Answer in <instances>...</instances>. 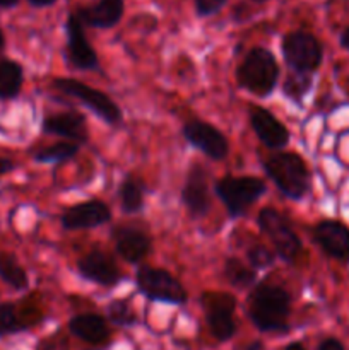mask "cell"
Instances as JSON below:
<instances>
[{"instance_id": "obj_1", "label": "cell", "mask_w": 349, "mask_h": 350, "mask_svg": "<svg viewBox=\"0 0 349 350\" xmlns=\"http://www.w3.org/2000/svg\"><path fill=\"white\" fill-rule=\"evenodd\" d=\"M291 314V297L286 289L263 282L250 296L248 317L259 332H286Z\"/></svg>"}, {"instance_id": "obj_2", "label": "cell", "mask_w": 349, "mask_h": 350, "mask_svg": "<svg viewBox=\"0 0 349 350\" xmlns=\"http://www.w3.org/2000/svg\"><path fill=\"white\" fill-rule=\"evenodd\" d=\"M279 79V65L272 51L255 46L245 55L240 67L236 68V81L245 91L259 98L272 94Z\"/></svg>"}, {"instance_id": "obj_3", "label": "cell", "mask_w": 349, "mask_h": 350, "mask_svg": "<svg viewBox=\"0 0 349 350\" xmlns=\"http://www.w3.org/2000/svg\"><path fill=\"white\" fill-rule=\"evenodd\" d=\"M267 176L276 183L281 193L291 200H301L310 191L311 176L303 157L294 152H277L263 161Z\"/></svg>"}, {"instance_id": "obj_4", "label": "cell", "mask_w": 349, "mask_h": 350, "mask_svg": "<svg viewBox=\"0 0 349 350\" xmlns=\"http://www.w3.org/2000/svg\"><path fill=\"white\" fill-rule=\"evenodd\" d=\"M262 180L253 176H224L216 181V195L221 198L229 217H242L266 193Z\"/></svg>"}, {"instance_id": "obj_5", "label": "cell", "mask_w": 349, "mask_h": 350, "mask_svg": "<svg viewBox=\"0 0 349 350\" xmlns=\"http://www.w3.org/2000/svg\"><path fill=\"white\" fill-rule=\"evenodd\" d=\"M284 62L298 74H311L324 60L322 43L308 31H291L281 43Z\"/></svg>"}, {"instance_id": "obj_6", "label": "cell", "mask_w": 349, "mask_h": 350, "mask_svg": "<svg viewBox=\"0 0 349 350\" xmlns=\"http://www.w3.org/2000/svg\"><path fill=\"white\" fill-rule=\"evenodd\" d=\"M53 88L58 89L62 94L70 96V98L81 101L86 108L91 109L96 116H99L108 125H116L122 120V111H120L118 105L99 89L91 88V85L75 81V79L64 77L55 79Z\"/></svg>"}, {"instance_id": "obj_7", "label": "cell", "mask_w": 349, "mask_h": 350, "mask_svg": "<svg viewBox=\"0 0 349 350\" xmlns=\"http://www.w3.org/2000/svg\"><path fill=\"white\" fill-rule=\"evenodd\" d=\"M257 222H259V228L272 241L276 255L286 263L296 262L303 246H301L298 234L291 228L289 221L281 212H277L276 208L266 207L259 212Z\"/></svg>"}, {"instance_id": "obj_8", "label": "cell", "mask_w": 349, "mask_h": 350, "mask_svg": "<svg viewBox=\"0 0 349 350\" xmlns=\"http://www.w3.org/2000/svg\"><path fill=\"white\" fill-rule=\"evenodd\" d=\"M135 282L140 293L154 303L183 304L188 294L178 279L168 270L156 267H140L135 273Z\"/></svg>"}, {"instance_id": "obj_9", "label": "cell", "mask_w": 349, "mask_h": 350, "mask_svg": "<svg viewBox=\"0 0 349 350\" xmlns=\"http://www.w3.org/2000/svg\"><path fill=\"white\" fill-rule=\"evenodd\" d=\"M201 304L205 311V320L212 337L218 342L231 340L236 334L235 297L228 293L209 291L201 296Z\"/></svg>"}, {"instance_id": "obj_10", "label": "cell", "mask_w": 349, "mask_h": 350, "mask_svg": "<svg viewBox=\"0 0 349 350\" xmlns=\"http://www.w3.org/2000/svg\"><path fill=\"white\" fill-rule=\"evenodd\" d=\"M183 137L190 146H194L211 159L221 161L229 152V144L221 130L202 120H192L185 123Z\"/></svg>"}, {"instance_id": "obj_11", "label": "cell", "mask_w": 349, "mask_h": 350, "mask_svg": "<svg viewBox=\"0 0 349 350\" xmlns=\"http://www.w3.org/2000/svg\"><path fill=\"white\" fill-rule=\"evenodd\" d=\"M65 33H67V62L77 70H94L98 68L99 60L94 48L89 44L86 38L84 26L74 14L67 17L65 23Z\"/></svg>"}, {"instance_id": "obj_12", "label": "cell", "mask_w": 349, "mask_h": 350, "mask_svg": "<svg viewBox=\"0 0 349 350\" xmlns=\"http://www.w3.org/2000/svg\"><path fill=\"white\" fill-rule=\"evenodd\" d=\"M313 239L322 252L349 265V228L339 221H322L313 228Z\"/></svg>"}, {"instance_id": "obj_13", "label": "cell", "mask_w": 349, "mask_h": 350, "mask_svg": "<svg viewBox=\"0 0 349 350\" xmlns=\"http://www.w3.org/2000/svg\"><path fill=\"white\" fill-rule=\"evenodd\" d=\"M181 202L194 219L204 217L211 208L207 173L201 164H194L188 170L187 180H185L183 190H181Z\"/></svg>"}, {"instance_id": "obj_14", "label": "cell", "mask_w": 349, "mask_h": 350, "mask_svg": "<svg viewBox=\"0 0 349 350\" xmlns=\"http://www.w3.org/2000/svg\"><path fill=\"white\" fill-rule=\"evenodd\" d=\"M112 219V211L108 205L101 200H88L82 204L68 207L62 214V228L67 231H77V229H92L98 226L106 224Z\"/></svg>"}, {"instance_id": "obj_15", "label": "cell", "mask_w": 349, "mask_h": 350, "mask_svg": "<svg viewBox=\"0 0 349 350\" xmlns=\"http://www.w3.org/2000/svg\"><path fill=\"white\" fill-rule=\"evenodd\" d=\"M77 270L82 279L98 284L101 287H113L122 279L115 262L99 250H92L88 255L82 256L77 262Z\"/></svg>"}, {"instance_id": "obj_16", "label": "cell", "mask_w": 349, "mask_h": 350, "mask_svg": "<svg viewBox=\"0 0 349 350\" xmlns=\"http://www.w3.org/2000/svg\"><path fill=\"white\" fill-rule=\"evenodd\" d=\"M250 125L260 142L269 149H284L289 144V130L266 108L252 106Z\"/></svg>"}, {"instance_id": "obj_17", "label": "cell", "mask_w": 349, "mask_h": 350, "mask_svg": "<svg viewBox=\"0 0 349 350\" xmlns=\"http://www.w3.org/2000/svg\"><path fill=\"white\" fill-rule=\"evenodd\" d=\"M116 253L129 263H139L151 253V238L133 226H118L113 229Z\"/></svg>"}, {"instance_id": "obj_18", "label": "cell", "mask_w": 349, "mask_h": 350, "mask_svg": "<svg viewBox=\"0 0 349 350\" xmlns=\"http://www.w3.org/2000/svg\"><path fill=\"white\" fill-rule=\"evenodd\" d=\"M123 12H125L123 0H98L94 5L77 9L75 16L79 17L82 26L109 29L122 21Z\"/></svg>"}, {"instance_id": "obj_19", "label": "cell", "mask_w": 349, "mask_h": 350, "mask_svg": "<svg viewBox=\"0 0 349 350\" xmlns=\"http://www.w3.org/2000/svg\"><path fill=\"white\" fill-rule=\"evenodd\" d=\"M43 132L48 135L65 137L75 144L88 142V125L84 115L77 111L57 113L43 120Z\"/></svg>"}, {"instance_id": "obj_20", "label": "cell", "mask_w": 349, "mask_h": 350, "mask_svg": "<svg viewBox=\"0 0 349 350\" xmlns=\"http://www.w3.org/2000/svg\"><path fill=\"white\" fill-rule=\"evenodd\" d=\"M68 330L74 337L91 345H103L109 338V328L105 318L94 313L75 314L68 321Z\"/></svg>"}, {"instance_id": "obj_21", "label": "cell", "mask_w": 349, "mask_h": 350, "mask_svg": "<svg viewBox=\"0 0 349 350\" xmlns=\"http://www.w3.org/2000/svg\"><path fill=\"white\" fill-rule=\"evenodd\" d=\"M24 70L21 64L10 58L0 60V99L9 101L16 99L23 89Z\"/></svg>"}, {"instance_id": "obj_22", "label": "cell", "mask_w": 349, "mask_h": 350, "mask_svg": "<svg viewBox=\"0 0 349 350\" xmlns=\"http://www.w3.org/2000/svg\"><path fill=\"white\" fill-rule=\"evenodd\" d=\"M0 279L14 291H26L29 277L12 253H0Z\"/></svg>"}, {"instance_id": "obj_23", "label": "cell", "mask_w": 349, "mask_h": 350, "mask_svg": "<svg viewBox=\"0 0 349 350\" xmlns=\"http://www.w3.org/2000/svg\"><path fill=\"white\" fill-rule=\"evenodd\" d=\"M224 277L236 289H248V287L255 286L257 270L246 267L236 256H229L224 262Z\"/></svg>"}, {"instance_id": "obj_24", "label": "cell", "mask_w": 349, "mask_h": 350, "mask_svg": "<svg viewBox=\"0 0 349 350\" xmlns=\"http://www.w3.org/2000/svg\"><path fill=\"white\" fill-rule=\"evenodd\" d=\"M79 152V144L75 142H57L34 154V161L41 164H60L72 159Z\"/></svg>"}, {"instance_id": "obj_25", "label": "cell", "mask_w": 349, "mask_h": 350, "mask_svg": "<svg viewBox=\"0 0 349 350\" xmlns=\"http://www.w3.org/2000/svg\"><path fill=\"white\" fill-rule=\"evenodd\" d=\"M118 198H120V205H122L123 212H127V214H137L139 211H142L144 207L142 187H140L133 178H127V180L120 185Z\"/></svg>"}, {"instance_id": "obj_26", "label": "cell", "mask_w": 349, "mask_h": 350, "mask_svg": "<svg viewBox=\"0 0 349 350\" xmlns=\"http://www.w3.org/2000/svg\"><path fill=\"white\" fill-rule=\"evenodd\" d=\"M26 328L27 325L19 318L16 304L0 303V337L21 334Z\"/></svg>"}, {"instance_id": "obj_27", "label": "cell", "mask_w": 349, "mask_h": 350, "mask_svg": "<svg viewBox=\"0 0 349 350\" xmlns=\"http://www.w3.org/2000/svg\"><path fill=\"white\" fill-rule=\"evenodd\" d=\"M311 84H313V82H311L310 74H298V72H293V74L287 75L286 81H284L283 92L286 98L298 103L310 92Z\"/></svg>"}, {"instance_id": "obj_28", "label": "cell", "mask_w": 349, "mask_h": 350, "mask_svg": "<svg viewBox=\"0 0 349 350\" xmlns=\"http://www.w3.org/2000/svg\"><path fill=\"white\" fill-rule=\"evenodd\" d=\"M106 317L116 327L129 328L132 325H135L137 318L135 313L132 311V308L129 306V303L123 299H115L106 306Z\"/></svg>"}, {"instance_id": "obj_29", "label": "cell", "mask_w": 349, "mask_h": 350, "mask_svg": "<svg viewBox=\"0 0 349 350\" xmlns=\"http://www.w3.org/2000/svg\"><path fill=\"white\" fill-rule=\"evenodd\" d=\"M246 258H248V263L252 265L253 270H262L272 265L274 260H276V253L270 252L263 245H253L246 252Z\"/></svg>"}, {"instance_id": "obj_30", "label": "cell", "mask_w": 349, "mask_h": 350, "mask_svg": "<svg viewBox=\"0 0 349 350\" xmlns=\"http://www.w3.org/2000/svg\"><path fill=\"white\" fill-rule=\"evenodd\" d=\"M194 2L198 17H209L218 14L228 0H194Z\"/></svg>"}, {"instance_id": "obj_31", "label": "cell", "mask_w": 349, "mask_h": 350, "mask_svg": "<svg viewBox=\"0 0 349 350\" xmlns=\"http://www.w3.org/2000/svg\"><path fill=\"white\" fill-rule=\"evenodd\" d=\"M317 350H346V349H344V345L337 340V338L331 337V338H325V340H322Z\"/></svg>"}, {"instance_id": "obj_32", "label": "cell", "mask_w": 349, "mask_h": 350, "mask_svg": "<svg viewBox=\"0 0 349 350\" xmlns=\"http://www.w3.org/2000/svg\"><path fill=\"white\" fill-rule=\"evenodd\" d=\"M14 167H16L14 161L7 159V157H0V178H2L3 174H7V173H10V171H14Z\"/></svg>"}, {"instance_id": "obj_33", "label": "cell", "mask_w": 349, "mask_h": 350, "mask_svg": "<svg viewBox=\"0 0 349 350\" xmlns=\"http://www.w3.org/2000/svg\"><path fill=\"white\" fill-rule=\"evenodd\" d=\"M29 5L36 7V9H44V7H51L57 3V0H27Z\"/></svg>"}, {"instance_id": "obj_34", "label": "cell", "mask_w": 349, "mask_h": 350, "mask_svg": "<svg viewBox=\"0 0 349 350\" xmlns=\"http://www.w3.org/2000/svg\"><path fill=\"white\" fill-rule=\"evenodd\" d=\"M339 43H341V46L344 48V50L349 51V26L346 27V29L341 33V38H339Z\"/></svg>"}, {"instance_id": "obj_35", "label": "cell", "mask_w": 349, "mask_h": 350, "mask_svg": "<svg viewBox=\"0 0 349 350\" xmlns=\"http://www.w3.org/2000/svg\"><path fill=\"white\" fill-rule=\"evenodd\" d=\"M19 0H0V9H12L17 5Z\"/></svg>"}, {"instance_id": "obj_36", "label": "cell", "mask_w": 349, "mask_h": 350, "mask_svg": "<svg viewBox=\"0 0 349 350\" xmlns=\"http://www.w3.org/2000/svg\"><path fill=\"white\" fill-rule=\"evenodd\" d=\"M243 350H263V344L260 340H253V342H250V344L246 345Z\"/></svg>"}, {"instance_id": "obj_37", "label": "cell", "mask_w": 349, "mask_h": 350, "mask_svg": "<svg viewBox=\"0 0 349 350\" xmlns=\"http://www.w3.org/2000/svg\"><path fill=\"white\" fill-rule=\"evenodd\" d=\"M284 350H307L305 349L303 344H300V342H291V344H287Z\"/></svg>"}, {"instance_id": "obj_38", "label": "cell", "mask_w": 349, "mask_h": 350, "mask_svg": "<svg viewBox=\"0 0 349 350\" xmlns=\"http://www.w3.org/2000/svg\"><path fill=\"white\" fill-rule=\"evenodd\" d=\"M3 48H5V36H3L2 29H0V53L3 51Z\"/></svg>"}, {"instance_id": "obj_39", "label": "cell", "mask_w": 349, "mask_h": 350, "mask_svg": "<svg viewBox=\"0 0 349 350\" xmlns=\"http://www.w3.org/2000/svg\"><path fill=\"white\" fill-rule=\"evenodd\" d=\"M253 2H259V3H262V2H267V0H253Z\"/></svg>"}]
</instances>
